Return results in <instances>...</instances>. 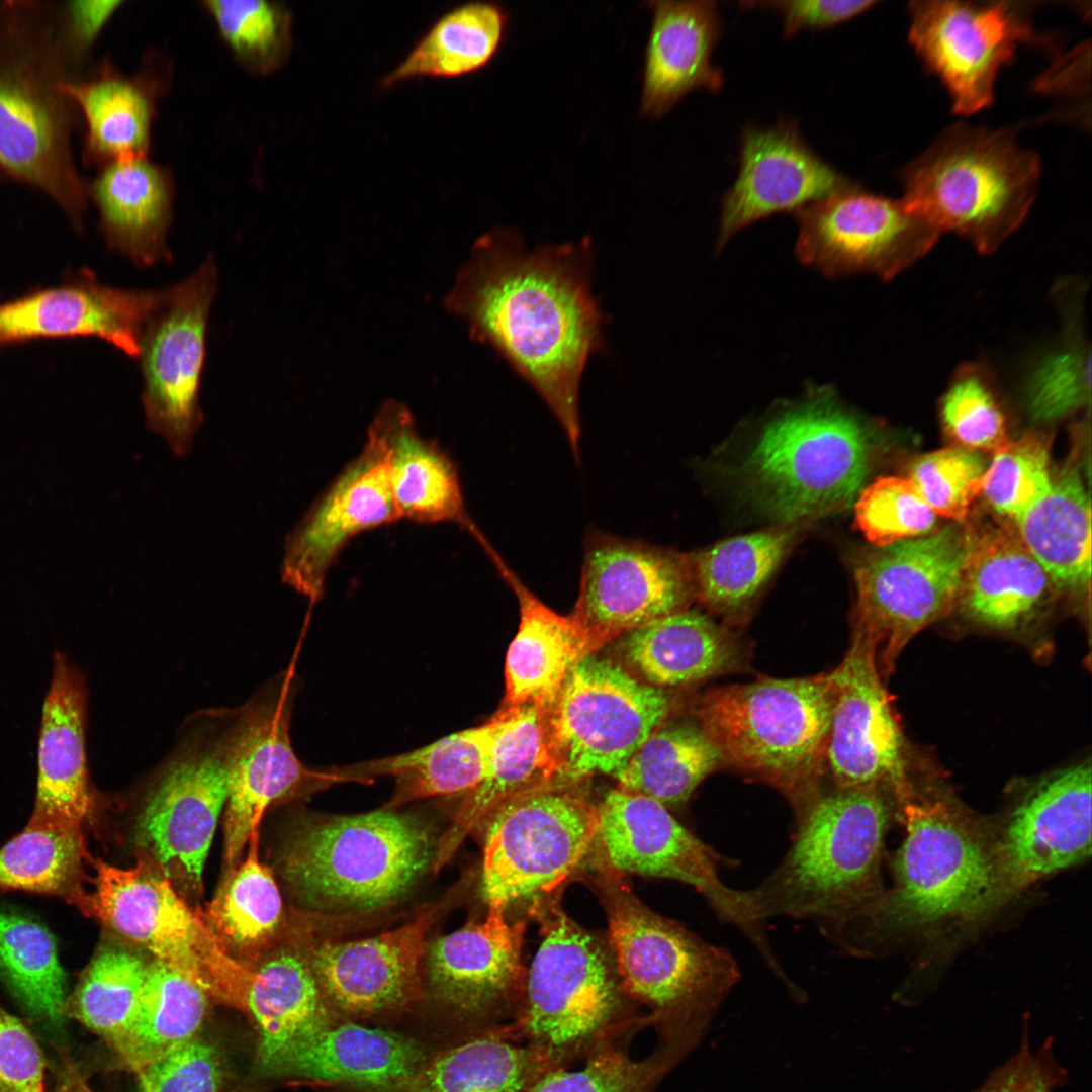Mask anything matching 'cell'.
<instances>
[{"instance_id":"ffe728a7","label":"cell","mask_w":1092,"mask_h":1092,"mask_svg":"<svg viewBox=\"0 0 1092 1092\" xmlns=\"http://www.w3.org/2000/svg\"><path fill=\"white\" fill-rule=\"evenodd\" d=\"M830 674L834 700L826 766L836 789L887 787L898 801L910 795L904 736L883 685L876 643L854 630L850 648Z\"/></svg>"},{"instance_id":"db71d44e","label":"cell","mask_w":1092,"mask_h":1092,"mask_svg":"<svg viewBox=\"0 0 1092 1092\" xmlns=\"http://www.w3.org/2000/svg\"><path fill=\"white\" fill-rule=\"evenodd\" d=\"M995 380L979 363L965 364L956 371L940 401V418L946 435L957 445L995 453L1010 442Z\"/></svg>"},{"instance_id":"d6986e66","label":"cell","mask_w":1092,"mask_h":1092,"mask_svg":"<svg viewBox=\"0 0 1092 1092\" xmlns=\"http://www.w3.org/2000/svg\"><path fill=\"white\" fill-rule=\"evenodd\" d=\"M909 14L911 43L964 115L992 103L1000 69L1019 44L1036 40L1021 3L914 1Z\"/></svg>"},{"instance_id":"4dcf8cb0","label":"cell","mask_w":1092,"mask_h":1092,"mask_svg":"<svg viewBox=\"0 0 1092 1092\" xmlns=\"http://www.w3.org/2000/svg\"><path fill=\"white\" fill-rule=\"evenodd\" d=\"M969 527V548L956 608L969 620L1001 631L1028 627L1057 588L1017 530L1003 524Z\"/></svg>"},{"instance_id":"94428289","label":"cell","mask_w":1092,"mask_h":1092,"mask_svg":"<svg viewBox=\"0 0 1092 1092\" xmlns=\"http://www.w3.org/2000/svg\"><path fill=\"white\" fill-rule=\"evenodd\" d=\"M1067 1081V1072L1055 1060L1053 1038L1049 1037L1034 1055L1025 1026L1018 1052L993 1070L974 1092H1053Z\"/></svg>"},{"instance_id":"d6a6232c","label":"cell","mask_w":1092,"mask_h":1092,"mask_svg":"<svg viewBox=\"0 0 1092 1092\" xmlns=\"http://www.w3.org/2000/svg\"><path fill=\"white\" fill-rule=\"evenodd\" d=\"M644 54L641 115L659 118L697 90L718 92L724 83L712 54L722 34L713 0H656Z\"/></svg>"},{"instance_id":"6da1fadb","label":"cell","mask_w":1092,"mask_h":1092,"mask_svg":"<svg viewBox=\"0 0 1092 1092\" xmlns=\"http://www.w3.org/2000/svg\"><path fill=\"white\" fill-rule=\"evenodd\" d=\"M593 261L588 238L531 250L517 230L496 228L473 244L445 297L471 339L493 348L543 399L574 455L582 374L604 347Z\"/></svg>"},{"instance_id":"be15d7a7","label":"cell","mask_w":1092,"mask_h":1092,"mask_svg":"<svg viewBox=\"0 0 1092 1092\" xmlns=\"http://www.w3.org/2000/svg\"><path fill=\"white\" fill-rule=\"evenodd\" d=\"M876 2L872 0H789V1H745V8H759L777 11L783 20V32L786 38L793 37L801 30H819L834 27L846 22L870 9Z\"/></svg>"},{"instance_id":"816d5d0a","label":"cell","mask_w":1092,"mask_h":1092,"mask_svg":"<svg viewBox=\"0 0 1092 1092\" xmlns=\"http://www.w3.org/2000/svg\"><path fill=\"white\" fill-rule=\"evenodd\" d=\"M200 5L235 60L249 73L267 76L289 60L293 16L284 3L204 0Z\"/></svg>"},{"instance_id":"681fc988","label":"cell","mask_w":1092,"mask_h":1092,"mask_svg":"<svg viewBox=\"0 0 1092 1092\" xmlns=\"http://www.w3.org/2000/svg\"><path fill=\"white\" fill-rule=\"evenodd\" d=\"M0 973L34 1016L54 1025L66 1017L65 974L54 937L41 924L0 910Z\"/></svg>"},{"instance_id":"836d02e7","label":"cell","mask_w":1092,"mask_h":1092,"mask_svg":"<svg viewBox=\"0 0 1092 1092\" xmlns=\"http://www.w3.org/2000/svg\"><path fill=\"white\" fill-rule=\"evenodd\" d=\"M172 68L168 56L151 51L133 75L104 64L88 80L63 83V91L85 119L86 155L91 163L103 167L148 156L157 103L169 88Z\"/></svg>"},{"instance_id":"e7e4bbea","label":"cell","mask_w":1092,"mask_h":1092,"mask_svg":"<svg viewBox=\"0 0 1092 1092\" xmlns=\"http://www.w3.org/2000/svg\"><path fill=\"white\" fill-rule=\"evenodd\" d=\"M124 3L123 0L69 2L66 7V30L71 50L78 55L88 51Z\"/></svg>"},{"instance_id":"9f6ffc18","label":"cell","mask_w":1092,"mask_h":1092,"mask_svg":"<svg viewBox=\"0 0 1092 1092\" xmlns=\"http://www.w3.org/2000/svg\"><path fill=\"white\" fill-rule=\"evenodd\" d=\"M1090 352L1077 337H1069L1043 356L1024 384L1028 416L1038 424L1063 419L1089 404Z\"/></svg>"},{"instance_id":"91938a15","label":"cell","mask_w":1092,"mask_h":1092,"mask_svg":"<svg viewBox=\"0 0 1092 1092\" xmlns=\"http://www.w3.org/2000/svg\"><path fill=\"white\" fill-rule=\"evenodd\" d=\"M136 1076L151 1092H223L228 1079L220 1051L200 1034Z\"/></svg>"},{"instance_id":"7c38bea8","label":"cell","mask_w":1092,"mask_h":1092,"mask_svg":"<svg viewBox=\"0 0 1092 1092\" xmlns=\"http://www.w3.org/2000/svg\"><path fill=\"white\" fill-rule=\"evenodd\" d=\"M94 876L81 912L147 949L195 983L211 1001L247 1013L253 970L232 959L158 864L139 851L122 869L91 858Z\"/></svg>"},{"instance_id":"f6af8a7d","label":"cell","mask_w":1092,"mask_h":1092,"mask_svg":"<svg viewBox=\"0 0 1092 1092\" xmlns=\"http://www.w3.org/2000/svg\"><path fill=\"white\" fill-rule=\"evenodd\" d=\"M209 1001L195 983L154 960L135 1011L112 1049L138 1074L200 1034Z\"/></svg>"},{"instance_id":"9a60e30c","label":"cell","mask_w":1092,"mask_h":1092,"mask_svg":"<svg viewBox=\"0 0 1092 1092\" xmlns=\"http://www.w3.org/2000/svg\"><path fill=\"white\" fill-rule=\"evenodd\" d=\"M485 824L482 892L488 910L554 890L574 870L597 834L596 808L563 788L513 797Z\"/></svg>"},{"instance_id":"bcb514c9","label":"cell","mask_w":1092,"mask_h":1092,"mask_svg":"<svg viewBox=\"0 0 1092 1092\" xmlns=\"http://www.w3.org/2000/svg\"><path fill=\"white\" fill-rule=\"evenodd\" d=\"M89 858L82 827L30 818L23 830L0 848V890L59 897L81 911Z\"/></svg>"},{"instance_id":"f5cc1de1","label":"cell","mask_w":1092,"mask_h":1092,"mask_svg":"<svg viewBox=\"0 0 1092 1092\" xmlns=\"http://www.w3.org/2000/svg\"><path fill=\"white\" fill-rule=\"evenodd\" d=\"M622 1037L606 1041L580 1061L545 1074L531 1092H654L665 1076L687 1054L661 1037L648 1056L633 1058Z\"/></svg>"},{"instance_id":"8992f818","label":"cell","mask_w":1092,"mask_h":1092,"mask_svg":"<svg viewBox=\"0 0 1092 1092\" xmlns=\"http://www.w3.org/2000/svg\"><path fill=\"white\" fill-rule=\"evenodd\" d=\"M1040 166L1010 131L956 125L903 173L905 205L939 234L995 251L1024 220Z\"/></svg>"},{"instance_id":"d590c367","label":"cell","mask_w":1092,"mask_h":1092,"mask_svg":"<svg viewBox=\"0 0 1092 1092\" xmlns=\"http://www.w3.org/2000/svg\"><path fill=\"white\" fill-rule=\"evenodd\" d=\"M89 193L112 249L141 267L170 258L175 184L169 170L148 156L116 160L102 167Z\"/></svg>"},{"instance_id":"ac0fdd59","label":"cell","mask_w":1092,"mask_h":1092,"mask_svg":"<svg viewBox=\"0 0 1092 1092\" xmlns=\"http://www.w3.org/2000/svg\"><path fill=\"white\" fill-rule=\"evenodd\" d=\"M799 260L828 276L868 272L891 279L922 258L939 233L902 200L855 186L794 211Z\"/></svg>"},{"instance_id":"277c9868","label":"cell","mask_w":1092,"mask_h":1092,"mask_svg":"<svg viewBox=\"0 0 1092 1092\" xmlns=\"http://www.w3.org/2000/svg\"><path fill=\"white\" fill-rule=\"evenodd\" d=\"M833 700L830 673L765 677L709 690L697 717L723 762L779 789L799 823L820 796Z\"/></svg>"},{"instance_id":"5bb4252c","label":"cell","mask_w":1092,"mask_h":1092,"mask_svg":"<svg viewBox=\"0 0 1092 1092\" xmlns=\"http://www.w3.org/2000/svg\"><path fill=\"white\" fill-rule=\"evenodd\" d=\"M670 701L622 666L593 655L565 680L549 711V732L558 774L553 788L595 774L619 779L632 756L656 730Z\"/></svg>"},{"instance_id":"d4e9b609","label":"cell","mask_w":1092,"mask_h":1092,"mask_svg":"<svg viewBox=\"0 0 1092 1092\" xmlns=\"http://www.w3.org/2000/svg\"><path fill=\"white\" fill-rule=\"evenodd\" d=\"M439 906L374 937L326 941L309 958L330 1006L357 1018L394 1016L424 996L420 963Z\"/></svg>"},{"instance_id":"e575fe53","label":"cell","mask_w":1092,"mask_h":1092,"mask_svg":"<svg viewBox=\"0 0 1092 1092\" xmlns=\"http://www.w3.org/2000/svg\"><path fill=\"white\" fill-rule=\"evenodd\" d=\"M495 560L520 605L518 632L507 652L503 708L533 703L550 709L572 670L608 640L573 613L554 612Z\"/></svg>"},{"instance_id":"f35d334b","label":"cell","mask_w":1092,"mask_h":1092,"mask_svg":"<svg viewBox=\"0 0 1092 1092\" xmlns=\"http://www.w3.org/2000/svg\"><path fill=\"white\" fill-rule=\"evenodd\" d=\"M620 650L632 669L659 689L728 672L742 656L732 633L687 609L625 633Z\"/></svg>"},{"instance_id":"03108f58","label":"cell","mask_w":1092,"mask_h":1092,"mask_svg":"<svg viewBox=\"0 0 1092 1092\" xmlns=\"http://www.w3.org/2000/svg\"><path fill=\"white\" fill-rule=\"evenodd\" d=\"M54 1092H94L66 1050H59Z\"/></svg>"},{"instance_id":"4316f807","label":"cell","mask_w":1092,"mask_h":1092,"mask_svg":"<svg viewBox=\"0 0 1092 1092\" xmlns=\"http://www.w3.org/2000/svg\"><path fill=\"white\" fill-rule=\"evenodd\" d=\"M1091 766L1080 763L1036 784L996 844L1001 901L1091 855Z\"/></svg>"},{"instance_id":"680465c9","label":"cell","mask_w":1092,"mask_h":1092,"mask_svg":"<svg viewBox=\"0 0 1092 1092\" xmlns=\"http://www.w3.org/2000/svg\"><path fill=\"white\" fill-rule=\"evenodd\" d=\"M985 472L976 451L951 446L916 458L908 479L936 515L963 521L982 492Z\"/></svg>"},{"instance_id":"1f68e13d","label":"cell","mask_w":1092,"mask_h":1092,"mask_svg":"<svg viewBox=\"0 0 1092 1092\" xmlns=\"http://www.w3.org/2000/svg\"><path fill=\"white\" fill-rule=\"evenodd\" d=\"M549 708L529 703L503 708L485 780L464 797L451 825L438 839L432 871L454 855L465 837L505 801L553 788L558 762L549 732Z\"/></svg>"},{"instance_id":"3957f363","label":"cell","mask_w":1092,"mask_h":1092,"mask_svg":"<svg viewBox=\"0 0 1092 1092\" xmlns=\"http://www.w3.org/2000/svg\"><path fill=\"white\" fill-rule=\"evenodd\" d=\"M49 10L0 4V168L79 216L88 193L71 151L73 102Z\"/></svg>"},{"instance_id":"52a82bcc","label":"cell","mask_w":1092,"mask_h":1092,"mask_svg":"<svg viewBox=\"0 0 1092 1092\" xmlns=\"http://www.w3.org/2000/svg\"><path fill=\"white\" fill-rule=\"evenodd\" d=\"M899 804L906 835L894 888L851 919L867 916L877 931H899L973 919L1002 902L996 845L971 817L942 797L912 792Z\"/></svg>"},{"instance_id":"8fae6325","label":"cell","mask_w":1092,"mask_h":1092,"mask_svg":"<svg viewBox=\"0 0 1092 1092\" xmlns=\"http://www.w3.org/2000/svg\"><path fill=\"white\" fill-rule=\"evenodd\" d=\"M609 936L623 989L661 1031L701 1039L739 980L727 950L655 914L624 886L606 889Z\"/></svg>"},{"instance_id":"7dc6e473","label":"cell","mask_w":1092,"mask_h":1092,"mask_svg":"<svg viewBox=\"0 0 1092 1092\" xmlns=\"http://www.w3.org/2000/svg\"><path fill=\"white\" fill-rule=\"evenodd\" d=\"M794 525L727 539L691 556L694 594L713 611H743L790 548Z\"/></svg>"},{"instance_id":"9c48e42d","label":"cell","mask_w":1092,"mask_h":1092,"mask_svg":"<svg viewBox=\"0 0 1092 1092\" xmlns=\"http://www.w3.org/2000/svg\"><path fill=\"white\" fill-rule=\"evenodd\" d=\"M541 922L543 940L521 1011L504 1030L510 1039L543 1052L558 1068L570 1067L642 1020L625 1011L619 984L589 933L559 907L547 909Z\"/></svg>"},{"instance_id":"8d00e7d4","label":"cell","mask_w":1092,"mask_h":1092,"mask_svg":"<svg viewBox=\"0 0 1092 1092\" xmlns=\"http://www.w3.org/2000/svg\"><path fill=\"white\" fill-rule=\"evenodd\" d=\"M368 431L383 446L400 518L419 523L466 521L453 461L436 443L421 435L403 403L388 400L381 404Z\"/></svg>"},{"instance_id":"74e56055","label":"cell","mask_w":1092,"mask_h":1092,"mask_svg":"<svg viewBox=\"0 0 1092 1092\" xmlns=\"http://www.w3.org/2000/svg\"><path fill=\"white\" fill-rule=\"evenodd\" d=\"M252 970L246 1014L258 1032L259 1064L289 1042L335 1022L309 947L279 940Z\"/></svg>"},{"instance_id":"11a10c76","label":"cell","mask_w":1092,"mask_h":1092,"mask_svg":"<svg viewBox=\"0 0 1092 1092\" xmlns=\"http://www.w3.org/2000/svg\"><path fill=\"white\" fill-rule=\"evenodd\" d=\"M1050 438L1030 431L994 453L982 492L1000 515L1016 521L1050 490Z\"/></svg>"},{"instance_id":"4fadbf2b","label":"cell","mask_w":1092,"mask_h":1092,"mask_svg":"<svg viewBox=\"0 0 1092 1092\" xmlns=\"http://www.w3.org/2000/svg\"><path fill=\"white\" fill-rule=\"evenodd\" d=\"M968 548L969 527L952 524L876 546L856 560L854 630L876 643L881 674L893 671L914 636L956 608Z\"/></svg>"},{"instance_id":"7a4b0ae2","label":"cell","mask_w":1092,"mask_h":1092,"mask_svg":"<svg viewBox=\"0 0 1092 1092\" xmlns=\"http://www.w3.org/2000/svg\"><path fill=\"white\" fill-rule=\"evenodd\" d=\"M437 842L420 818L384 808L307 819L284 842L277 862L302 906L366 912L406 895L432 867Z\"/></svg>"},{"instance_id":"2e32d148","label":"cell","mask_w":1092,"mask_h":1092,"mask_svg":"<svg viewBox=\"0 0 1092 1092\" xmlns=\"http://www.w3.org/2000/svg\"><path fill=\"white\" fill-rule=\"evenodd\" d=\"M597 834L618 872L671 879L696 888L721 919L740 928L770 966L767 942L752 891L727 887L714 851L687 830L662 804L619 788L596 808Z\"/></svg>"},{"instance_id":"003e7915","label":"cell","mask_w":1092,"mask_h":1092,"mask_svg":"<svg viewBox=\"0 0 1092 1092\" xmlns=\"http://www.w3.org/2000/svg\"><path fill=\"white\" fill-rule=\"evenodd\" d=\"M139 1092H151L149 1088L143 1083L139 1082Z\"/></svg>"},{"instance_id":"7bdbcfd3","label":"cell","mask_w":1092,"mask_h":1092,"mask_svg":"<svg viewBox=\"0 0 1092 1092\" xmlns=\"http://www.w3.org/2000/svg\"><path fill=\"white\" fill-rule=\"evenodd\" d=\"M198 913L221 948L249 969L279 941L283 903L271 870L259 859V833L250 838L244 860L226 871L216 895Z\"/></svg>"},{"instance_id":"c3c4849f","label":"cell","mask_w":1092,"mask_h":1092,"mask_svg":"<svg viewBox=\"0 0 1092 1092\" xmlns=\"http://www.w3.org/2000/svg\"><path fill=\"white\" fill-rule=\"evenodd\" d=\"M722 763L701 726L670 725L654 730L643 742L619 777L618 788L665 807L677 805Z\"/></svg>"},{"instance_id":"ee69618b","label":"cell","mask_w":1092,"mask_h":1092,"mask_svg":"<svg viewBox=\"0 0 1092 1092\" xmlns=\"http://www.w3.org/2000/svg\"><path fill=\"white\" fill-rule=\"evenodd\" d=\"M508 23V12L495 2L458 5L430 26L379 86L389 89L418 78H457L478 72L498 52Z\"/></svg>"},{"instance_id":"7402d4cb","label":"cell","mask_w":1092,"mask_h":1092,"mask_svg":"<svg viewBox=\"0 0 1092 1092\" xmlns=\"http://www.w3.org/2000/svg\"><path fill=\"white\" fill-rule=\"evenodd\" d=\"M287 685L268 689L240 708L224 806V857L228 870L241 862L250 838L260 833L267 809L336 781L305 767L289 736Z\"/></svg>"},{"instance_id":"f907efd6","label":"cell","mask_w":1092,"mask_h":1092,"mask_svg":"<svg viewBox=\"0 0 1092 1092\" xmlns=\"http://www.w3.org/2000/svg\"><path fill=\"white\" fill-rule=\"evenodd\" d=\"M149 967L150 963L128 948L102 945L67 998L65 1015L113 1048L135 1011Z\"/></svg>"},{"instance_id":"ba28073f","label":"cell","mask_w":1092,"mask_h":1092,"mask_svg":"<svg viewBox=\"0 0 1092 1092\" xmlns=\"http://www.w3.org/2000/svg\"><path fill=\"white\" fill-rule=\"evenodd\" d=\"M871 428L827 389L763 428L744 465L754 495L787 525L850 505L870 470Z\"/></svg>"},{"instance_id":"484cf974","label":"cell","mask_w":1092,"mask_h":1092,"mask_svg":"<svg viewBox=\"0 0 1092 1092\" xmlns=\"http://www.w3.org/2000/svg\"><path fill=\"white\" fill-rule=\"evenodd\" d=\"M855 186L808 146L796 122L747 126L741 135L739 173L722 201L718 247L759 219L794 212Z\"/></svg>"},{"instance_id":"44dd1931","label":"cell","mask_w":1092,"mask_h":1092,"mask_svg":"<svg viewBox=\"0 0 1092 1092\" xmlns=\"http://www.w3.org/2000/svg\"><path fill=\"white\" fill-rule=\"evenodd\" d=\"M691 556L639 540L590 533L573 614L608 641L686 610Z\"/></svg>"},{"instance_id":"e0dca14e","label":"cell","mask_w":1092,"mask_h":1092,"mask_svg":"<svg viewBox=\"0 0 1092 1092\" xmlns=\"http://www.w3.org/2000/svg\"><path fill=\"white\" fill-rule=\"evenodd\" d=\"M217 287L211 257L189 277L164 289L140 341L146 426L182 457L203 417L199 389L210 306Z\"/></svg>"},{"instance_id":"6125c7cd","label":"cell","mask_w":1092,"mask_h":1092,"mask_svg":"<svg viewBox=\"0 0 1092 1092\" xmlns=\"http://www.w3.org/2000/svg\"><path fill=\"white\" fill-rule=\"evenodd\" d=\"M44 1070L31 1032L0 1006V1092H46Z\"/></svg>"},{"instance_id":"603a6c76","label":"cell","mask_w":1092,"mask_h":1092,"mask_svg":"<svg viewBox=\"0 0 1092 1092\" xmlns=\"http://www.w3.org/2000/svg\"><path fill=\"white\" fill-rule=\"evenodd\" d=\"M400 519L381 442L368 432L362 452L311 505L285 540L283 583L315 603L331 566L357 534Z\"/></svg>"},{"instance_id":"5b68a950","label":"cell","mask_w":1092,"mask_h":1092,"mask_svg":"<svg viewBox=\"0 0 1092 1092\" xmlns=\"http://www.w3.org/2000/svg\"><path fill=\"white\" fill-rule=\"evenodd\" d=\"M887 807L877 788L820 795L776 870L751 890L762 917L812 918L831 930L879 897Z\"/></svg>"},{"instance_id":"f1b7e54d","label":"cell","mask_w":1092,"mask_h":1092,"mask_svg":"<svg viewBox=\"0 0 1092 1092\" xmlns=\"http://www.w3.org/2000/svg\"><path fill=\"white\" fill-rule=\"evenodd\" d=\"M162 290H127L82 281L0 304V345L36 338L90 336L131 358Z\"/></svg>"},{"instance_id":"30bf717a","label":"cell","mask_w":1092,"mask_h":1092,"mask_svg":"<svg viewBox=\"0 0 1092 1092\" xmlns=\"http://www.w3.org/2000/svg\"><path fill=\"white\" fill-rule=\"evenodd\" d=\"M240 709L203 712L156 767L136 815L142 851L179 894L199 898L203 869L228 797Z\"/></svg>"},{"instance_id":"ab89813d","label":"cell","mask_w":1092,"mask_h":1092,"mask_svg":"<svg viewBox=\"0 0 1092 1092\" xmlns=\"http://www.w3.org/2000/svg\"><path fill=\"white\" fill-rule=\"evenodd\" d=\"M1078 453L1052 478L1049 492L1015 523L1057 590L1083 594L1091 578V506Z\"/></svg>"},{"instance_id":"b9f144b4","label":"cell","mask_w":1092,"mask_h":1092,"mask_svg":"<svg viewBox=\"0 0 1092 1092\" xmlns=\"http://www.w3.org/2000/svg\"><path fill=\"white\" fill-rule=\"evenodd\" d=\"M498 727L495 716L483 725L458 731L417 750L357 764L340 780L389 775L396 779L385 808L435 796L465 794L488 775Z\"/></svg>"},{"instance_id":"83f0119b","label":"cell","mask_w":1092,"mask_h":1092,"mask_svg":"<svg viewBox=\"0 0 1092 1092\" xmlns=\"http://www.w3.org/2000/svg\"><path fill=\"white\" fill-rule=\"evenodd\" d=\"M429 1057L402 1034L334 1022L289 1042L259 1067L275 1078L381 1092L413 1077Z\"/></svg>"},{"instance_id":"6f0895ef","label":"cell","mask_w":1092,"mask_h":1092,"mask_svg":"<svg viewBox=\"0 0 1092 1092\" xmlns=\"http://www.w3.org/2000/svg\"><path fill=\"white\" fill-rule=\"evenodd\" d=\"M855 520L869 541L886 546L934 532L936 514L908 478L886 476L860 491Z\"/></svg>"},{"instance_id":"cb8c5ba5","label":"cell","mask_w":1092,"mask_h":1092,"mask_svg":"<svg viewBox=\"0 0 1092 1092\" xmlns=\"http://www.w3.org/2000/svg\"><path fill=\"white\" fill-rule=\"evenodd\" d=\"M524 924H510L503 911L435 940L427 956L433 998L460 1020L503 1028L518 1017L525 995L521 962ZM510 1025V1024H509Z\"/></svg>"},{"instance_id":"f546056e","label":"cell","mask_w":1092,"mask_h":1092,"mask_svg":"<svg viewBox=\"0 0 1092 1092\" xmlns=\"http://www.w3.org/2000/svg\"><path fill=\"white\" fill-rule=\"evenodd\" d=\"M87 689L78 667L57 651L43 702L37 784L30 818L82 827L94 808L86 755Z\"/></svg>"},{"instance_id":"60d3db41","label":"cell","mask_w":1092,"mask_h":1092,"mask_svg":"<svg viewBox=\"0 0 1092 1092\" xmlns=\"http://www.w3.org/2000/svg\"><path fill=\"white\" fill-rule=\"evenodd\" d=\"M557 1068L543 1052L494 1029L429 1057L413 1077L381 1092H531Z\"/></svg>"}]
</instances>
